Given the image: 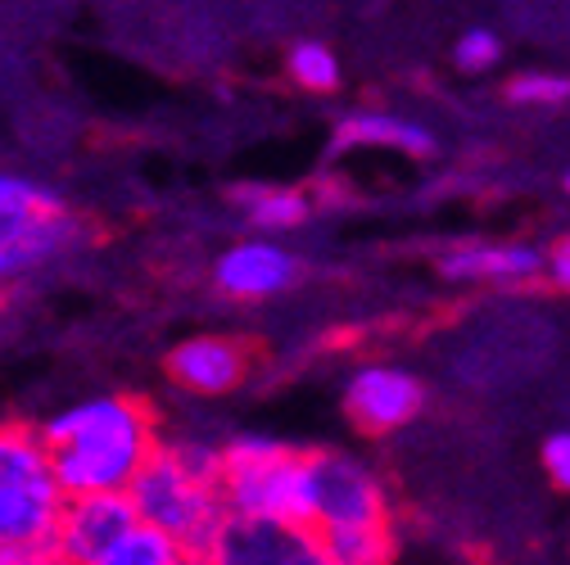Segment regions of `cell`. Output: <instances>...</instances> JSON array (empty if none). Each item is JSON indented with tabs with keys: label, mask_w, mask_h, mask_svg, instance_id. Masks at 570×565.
<instances>
[{
	"label": "cell",
	"mask_w": 570,
	"mask_h": 565,
	"mask_svg": "<svg viewBox=\"0 0 570 565\" xmlns=\"http://www.w3.org/2000/svg\"><path fill=\"white\" fill-rule=\"evenodd\" d=\"M41 448L63 498H87V493H127L136 470L159 448V435L140 398L105 394L59 412L41 430Z\"/></svg>",
	"instance_id": "cell-1"
},
{
	"label": "cell",
	"mask_w": 570,
	"mask_h": 565,
	"mask_svg": "<svg viewBox=\"0 0 570 565\" xmlns=\"http://www.w3.org/2000/svg\"><path fill=\"white\" fill-rule=\"evenodd\" d=\"M344 407L372 435H390L425 407V389L403 367H363L344 389Z\"/></svg>",
	"instance_id": "cell-9"
},
{
	"label": "cell",
	"mask_w": 570,
	"mask_h": 565,
	"mask_svg": "<svg viewBox=\"0 0 570 565\" xmlns=\"http://www.w3.org/2000/svg\"><path fill=\"white\" fill-rule=\"evenodd\" d=\"M543 466H548L552 484L570 493V430L548 435V444H543Z\"/></svg>",
	"instance_id": "cell-20"
},
{
	"label": "cell",
	"mask_w": 570,
	"mask_h": 565,
	"mask_svg": "<svg viewBox=\"0 0 570 565\" xmlns=\"http://www.w3.org/2000/svg\"><path fill=\"white\" fill-rule=\"evenodd\" d=\"M181 565H213V556H208V547H204V552H186Z\"/></svg>",
	"instance_id": "cell-22"
},
{
	"label": "cell",
	"mask_w": 570,
	"mask_h": 565,
	"mask_svg": "<svg viewBox=\"0 0 570 565\" xmlns=\"http://www.w3.org/2000/svg\"><path fill=\"white\" fill-rule=\"evenodd\" d=\"M299 276V262L291 249H281L272 240H240L232 245L218 267H213V280L218 290L232 295V299H267V295H281L291 290Z\"/></svg>",
	"instance_id": "cell-11"
},
{
	"label": "cell",
	"mask_w": 570,
	"mask_h": 565,
	"mask_svg": "<svg viewBox=\"0 0 570 565\" xmlns=\"http://www.w3.org/2000/svg\"><path fill=\"white\" fill-rule=\"evenodd\" d=\"M258 231H291L308 218V195L291 186H240L232 195Z\"/></svg>",
	"instance_id": "cell-14"
},
{
	"label": "cell",
	"mask_w": 570,
	"mask_h": 565,
	"mask_svg": "<svg viewBox=\"0 0 570 565\" xmlns=\"http://www.w3.org/2000/svg\"><path fill=\"white\" fill-rule=\"evenodd\" d=\"M508 96L517 105H566L570 100V78H561V73H521V78H512Z\"/></svg>",
	"instance_id": "cell-19"
},
{
	"label": "cell",
	"mask_w": 570,
	"mask_h": 565,
	"mask_svg": "<svg viewBox=\"0 0 570 565\" xmlns=\"http://www.w3.org/2000/svg\"><path fill=\"white\" fill-rule=\"evenodd\" d=\"M223 503L232 516L313 529L317 462L267 435H240L223 448Z\"/></svg>",
	"instance_id": "cell-3"
},
{
	"label": "cell",
	"mask_w": 570,
	"mask_h": 565,
	"mask_svg": "<svg viewBox=\"0 0 570 565\" xmlns=\"http://www.w3.org/2000/svg\"><path fill=\"white\" fill-rule=\"evenodd\" d=\"M543 276L552 280L561 295H570V236H561V240L543 254Z\"/></svg>",
	"instance_id": "cell-21"
},
{
	"label": "cell",
	"mask_w": 570,
	"mask_h": 565,
	"mask_svg": "<svg viewBox=\"0 0 570 565\" xmlns=\"http://www.w3.org/2000/svg\"><path fill=\"white\" fill-rule=\"evenodd\" d=\"M213 565H331L322 538L299 525H276L254 516H232L208 543Z\"/></svg>",
	"instance_id": "cell-6"
},
{
	"label": "cell",
	"mask_w": 570,
	"mask_h": 565,
	"mask_svg": "<svg viewBox=\"0 0 570 565\" xmlns=\"http://www.w3.org/2000/svg\"><path fill=\"white\" fill-rule=\"evenodd\" d=\"M399 150V155H412V159H425L435 155V136L425 131L421 122L412 118H399V113H385V109H358L348 113L335 131V150Z\"/></svg>",
	"instance_id": "cell-13"
},
{
	"label": "cell",
	"mask_w": 570,
	"mask_h": 565,
	"mask_svg": "<svg viewBox=\"0 0 570 565\" xmlns=\"http://www.w3.org/2000/svg\"><path fill=\"white\" fill-rule=\"evenodd\" d=\"M331 565H385L394 552L390 525H353V529H313Z\"/></svg>",
	"instance_id": "cell-15"
},
{
	"label": "cell",
	"mask_w": 570,
	"mask_h": 565,
	"mask_svg": "<svg viewBox=\"0 0 570 565\" xmlns=\"http://www.w3.org/2000/svg\"><path fill=\"white\" fill-rule=\"evenodd\" d=\"M181 547L173 538H164L150 525H136L131 534H122L96 565H181Z\"/></svg>",
	"instance_id": "cell-16"
},
{
	"label": "cell",
	"mask_w": 570,
	"mask_h": 565,
	"mask_svg": "<svg viewBox=\"0 0 570 565\" xmlns=\"http://www.w3.org/2000/svg\"><path fill=\"white\" fill-rule=\"evenodd\" d=\"M249 344L236 335H195L168 353V376L190 394H227L249 376Z\"/></svg>",
	"instance_id": "cell-10"
},
{
	"label": "cell",
	"mask_w": 570,
	"mask_h": 565,
	"mask_svg": "<svg viewBox=\"0 0 570 565\" xmlns=\"http://www.w3.org/2000/svg\"><path fill=\"white\" fill-rule=\"evenodd\" d=\"M566 190H570V172H566Z\"/></svg>",
	"instance_id": "cell-23"
},
{
	"label": "cell",
	"mask_w": 570,
	"mask_h": 565,
	"mask_svg": "<svg viewBox=\"0 0 570 565\" xmlns=\"http://www.w3.org/2000/svg\"><path fill=\"white\" fill-rule=\"evenodd\" d=\"M453 59H458L462 73H489V68L503 59V41H498V32H489V28H466L453 46Z\"/></svg>",
	"instance_id": "cell-18"
},
{
	"label": "cell",
	"mask_w": 570,
	"mask_h": 565,
	"mask_svg": "<svg viewBox=\"0 0 570 565\" xmlns=\"http://www.w3.org/2000/svg\"><path fill=\"white\" fill-rule=\"evenodd\" d=\"M63 493L32 430H0V547L50 552Z\"/></svg>",
	"instance_id": "cell-4"
},
{
	"label": "cell",
	"mask_w": 570,
	"mask_h": 565,
	"mask_svg": "<svg viewBox=\"0 0 570 565\" xmlns=\"http://www.w3.org/2000/svg\"><path fill=\"white\" fill-rule=\"evenodd\" d=\"M291 78L304 91H335L340 87V59L322 41H299L291 50Z\"/></svg>",
	"instance_id": "cell-17"
},
{
	"label": "cell",
	"mask_w": 570,
	"mask_h": 565,
	"mask_svg": "<svg viewBox=\"0 0 570 565\" xmlns=\"http://www.w3.org/2000/svg\"><path fill=\"white\" fill-rule=\"evenodd\" d=\"M136 521L173 538L181 552H204L227 521L223 503V448L159 444L127 484Z\"/></svg>",
	"instance_id": "cell-2"
},
{
	"label": "cell",
	"mask_w": 570,
	"mask_h": 565,
	"mask_svg": "<svg viewBox=\"0 0 570 565\" xmlns=\"http://www.w3.org/2000/svg\"><path fill=\"white\" fill-rule=\"evenodd\" d=\"M136 507L127 493H87V498H63L50 556L55 565H96L122 534H131Z\"/></svg>",
	"instance_id": "cell-7"
},
{
	"label": "cell",
	"mask_w": 570,
	"mask_h": 565,
	"mask_svg": "<svg viewBox=\"0 0 570 565\" xmlns=\"http://www.w3.org/2000/svg\"><path fill=\"white\" fill-rule=\"evenodd\" d=\"M440 271L449 280H498L517 286L543 271V254L534 245H458L440 258Z\"/></svg>",
	"instance_id": "cell-12"
},
{
	"label": "cell",
	"mask_w": 570,
	"mask_h": 565,
	"mask_svg": "<svg viewBox=\"0 0 570 565\" xmlns=\"http://www.w3.org/2000/svg\"><path fill=\"white\" fill-rule=\"evenodd\" d=\"M313 462H317V521H313V529L390 525L385 488L358 457L313 453Z\"/></svg>",
	"instance_id": "cell-8"
},
{
	"label": "cell",
	"mask_w": 570,
	"mask_h": 565,
	"mask_svg": "<svg viewBox=\"0 0 570 565\" xmlns=\"http://www.w3.org/2000/svg\"><path fill=\"white\" fill-rule=\"evenodd\" d=\"M73 240L78 222L50 186L0 172V280L59 258Z\"/></svg>",
	"instance_id": "cell-5"
}]
</instances>
